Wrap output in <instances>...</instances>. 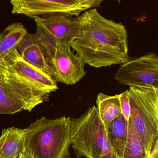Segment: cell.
I'll use <instances>...</instances> for the list:
<instances>
[{
  "instance_id": "obj_7",
  "label": "cell",
  "mask_w": 158,
  "mask_h": 158,
  "mask_svg": "<svg viewBox=\"0 0 158 158\" xmlns=\"http://www.w3.org/2000/svg\"><path fill=\"white\" fill-rule=\"evenodd\" d=\"M34 19L36 33L54 45H69L78 27L77 17L64 14H51Z\"/></svg>"
},
{
  "instance_id": "obj_15",
  "label": "cell",
  "mask_w": 158,
  "mask_h": 158,
  "mask_svg": "<svg viewBox=\"0 0 158 158\" xmlns=\"http://www.w3.org/2000/svg\"><path fill=\"white\" fill-rule=\"evenodd\" d=\"M27 34V30L21 23H14L8 26L0 34V60L15 49Z\"/></svg>"
},
{
  "instance_id": "obj_9",
  "label": "cell",
  "mask_w": 158,
  "mask_h": 158,
  "mask_svg": "<svg viewBox=\"0 0 158 158\" xmlns=\"http://www.w3.org/2000/svg\"><path fill=\"white\" fill-rule=\"evenodd\" d=\"M12 13L34 19L51 14L61 13L77 16L82 11L79 0H12Z\"/></svg>"
},
{
  "instance_id": "obj_10",
  "label": "cell",
  "mask_w": 158,
  "mask_h": 158,
  "mask_svg": "<svg viewBox=\"0 0 158 158\" xmlns=\"http://www.w3.org/2000/svg\"><path fill=\"white\" fill-rule=\"evenodd\" d=\"M2 60L17 74L42 94L50 97L52 92L59 89L54 78L24 60L15 49Z\"/></svg>"
},
{
  "instance_id": "obj_12",
  "label": "cell",
  "mask_w": 158,
  "mask_h": 158,
  "mask_svg": "<svg viewBox=\"0 0 158 158\" xmlns=\"http://www.w3.org/2000/svg\"><path fill=\"white\" fill-rule=\"evenodd\" d=\"M25 128L9 127L0 136V158H17L24 152Z\"/></svg>"
},
{
  "instance_id": "obj_2",
  "label": "cell",
  "mask_w": 158,
  "mask_h": 158,
  "mask_svg": "<svg viewBox=\"0 0 158 158\" xmlns=\"http://www.w3.org/2000/svg\"><path fill=\"white\" fill-rule=\"evenodd\" d=\"M24 152L33 158H72V118L42 116L25 128Z\"/></svg>"
},
{
  "instance_id": "obj_4",
  "label": "cell",
  "mask_w": 158,
  "mask_h": 158,
  "mask_svg": "<svg viewBox=\"0 0 158 158\" xmlns=\"http://www.w3.org/2000/svg\"><path fill=\"white\" fill-rule=\"evenodd\" d=\"M130 118L147 155L158 140V88L130 87Z\"/></svg>"
},
{
  "instance_id": "obj_13",
  "label": "cell",
  "mask_w": 158,
  "mask_h": 158,
  "mask_svg": "<svg viewBox=\"0 0 158 158\" xmlns=\"http://www.w3.org/2000/svg\"><path fill=\"white\" fill-rule=\"evenodd\" d=\"M96 104L99 116L108 133L112 122L122 114L119 95L109 96L99 93Z\"/></svg>"
},
{
  "instance_id": "obj_11",
  "label": "cell",
  "mask_w": 158,
  "mask_h": 158,
  "mask_svg": "<svg viewBox=\"0 0 158 158\" xmlns=\"http://www.w3.org/2000/svg\"><path fill=\"white\" fill-rule=\"evenodd\" d=\"M15 49L24 60L54 78L52 70L45 58L40 38L36 33L27 34Z\"/></svg>"
},
{
  "instance_id": "obj_14",
  "label": "cell",
  "mask_w": 158,
  "mask_h": 158,
  "mask_svg": "<svg viewBox=\"0 0 158 158\" xmlns=\"http://www.w3.org/2000/svg\"><path fill=\"white\" fill-rule=\"evenodd\" d=\"M128 121L123 114L110 125L107 138L113 151L117 158H123L127 141Z\"/></svg>"
},
{
  "instance_id": "obj_5",
  "label": "cell",
  "mask_w": 158,
  "mask_h": 158,
  "mask_svg": "<svg viewBox=\"0 0 158 158\" xmlns=\"http://www.w3.org/2000/svg\"><path fill=\"white\" fill-rule=\"evenodd\" d=\"M38 36L45 58L56 82L73 85L84 78L86 73L85 69V63L81 56L72 50L69 45H54Z\"/></svg>"
},
{
  "instance_id": "obj_6",
  "label": "cell",
  "mask_w": 158,
  "mask_h": 158,
  "mask_svg": "<svg viewBox=\"0 0 158 158\" xmlns=\"http://www.w3.org/2000/svg\"><path fill=\"white\" fill-rule=\"evenodd\" d=\"M114 79L129 87L151 86L158 88V56L150 52L144 56L128 59L120 65Z\"/></svg>"
},
{
  "instance_id": "obj_8",
  "label": "cell",
  "mask_w": 158,
  "mask_h": 158,
  "mask_svg": "<svg viewBox=\"0 0 158 158\" xmlns=\"http://www.w3.org/2000/svg\"><path fill=\"white\" fill-rule=\"evenodd\" d=\"M0 76L6 91L23 105L25 110L31 112L36 106L49 101L50 97L34 88L3 60H0Z\"/></svg>"
},
{
  "instance_id": "obj_20",
  "label": "cell",
  "mask_w": 158,
  "mask_h": 158,
  "mask_svg": "<svg viewBox=\"0 0 158 158\" xmlns=\"http://www.w3.org/2000/svg\"><path fill=\"white\" fill-rule=\"evenodd\" d=\"M17 158H33V157L27 152H24L23 153H21Z\"/></svg>"
},
{
  "instance_id": "obj_19",
  "label": "cell",
  "mask_w": 158,
  "mask_h": 158,
  "mask_svg": "<svg viewBox=\"0 0 158 158\" xmlns=\"http://www.w3.org/2000/svg\"><path fill=\"white\" fill-rule=\"evenodd\" d=\"M158 141H156L155 144L152 149L150 153L149 158H158Z\"/></svg>"
},
{
  "instance_id": "obj_18",
  "label": "cell",
  "mask_w": 158,
  "mask_h": 158,
  "mask_svg": "<svg viewBox=\"0 0 158 158\" xmlns=\"http://www.w3.org/2000/svg\"><path fill=\"white\" fill-rule=\"evenodd\" d=\"M122 114L128 121L130 117V107L127 90L119 94Z\"/></svg>"
},
{
  "instance_id": "obj_17",
  "label": "cell",
  "mask_w": 158,
  "mask_h": 158,
  "mask_svg": "<svg viewBox=\"0 0 158 158\" xmlns=\"http://www.w3.org/2000/svg\"><path fill=\"white\" fill-rule=\"evenodd\" d=\"M24 110L23 105L6 91L0 76V114H14Z\"/></svg>"
},
{
  "instance_id": "obj_3",
  "label": "cell",
  "mask_w": 158,
  "mask_h": 158,
  "mask_svg": "<svg viewBox=\"0 0 158 158\" xmlns=\"http://www.w3.org/2000/svg\"><path fill=\"white\" fill-rule=\"evenodd\" d=\"M71 144L77 158H117L95 106L72 118Z\"/></svg>"
},
{
  "instance_id": "obj_16",
  "label": "cell",
  "mask_w": 158,
  "mask_h": 158,
  "mask_svg": "<svg viewBox=\"0 0 158 158\" xmlns=\"http://www.w3.org/2000/svg\"><path fill=\"white\" fill-rule=\"evenodd\" d=\"M123 158H149L130 117L128 120L127 141Z\"/></svg>"
},
{
  "instance_id": "obj_1",
  "label": "cell",
  "mask_w": 158,
  "mask_h": 158,
  "mask_svg": "<svg viewBox=\"0 0 158 158\" xmlns=\"http://www.w3.org/2000/svg\"><path fill=\"white\" fill-rule=\"evenodd\" d=\"M77 19V30L68 44L85 63L101 68L121 65L128 59L127 31L122 23L106 19L96 8Z\"/></svg>"
}]
</instances>
